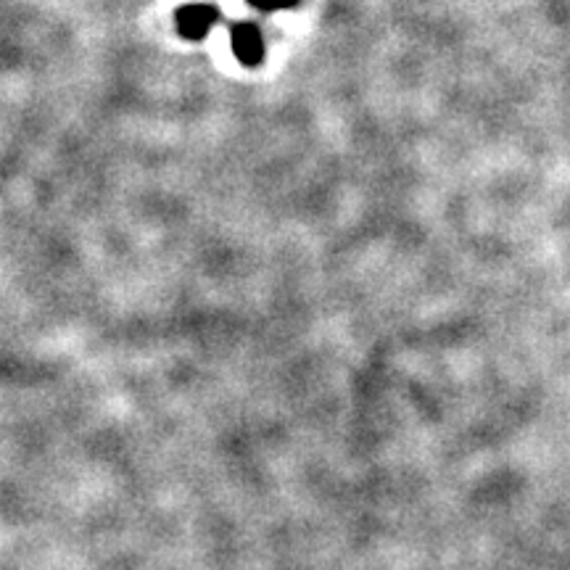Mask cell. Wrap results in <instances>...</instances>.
<instances>
[{
  "mask_svg": "<svg viewBox=\"0 0 570 570\" xmlns=\"http://www.w3.org/2000/svg\"><path fill=\"white\" fill-rule=\"evenodd\" d=\"M217 19H220L217 9L196 3V6H185V9L177 13V27L180 32H183V38L201 40L214 24H217Z\"/></svg>",
  "mask_w": 570,
  "mask_h": 570,
  "instance_id": "obj_1",
  "label": "cell"
},
{
  "mask_svg": "<svg viewBox=\"0 0 570 570\" xmlns=\"http://www.w3.org/2000/svg\"><path fill=\"white\" fill-rule=\"evenodd\" d=\"M231 38H233V51L243 61V64H248V67L259 64L262 55H264V40H262L259 27L241 22L233 27Z\"/></svg>",
  "mask_w": 570,
  "mask_h": 570,
  "instance_id": "obj_2",
  "label": "cell"
},
{
  "mask_svg": "<svg viewBox=\"0 0 570 570\" xmlns=\"http://www.w3.org/2000/svg\"><path fill=\"white\" fill-rule=\"evenodd\" d=\"M248 3L259 11H281V9H291V6H296L298 0H248Z\"/></svg>",
  "mask_w": 570,
  "mask_h": 570,
  "instance_id": "obj_3",
  "label": "cell"
}]
</instances>
